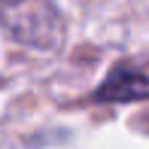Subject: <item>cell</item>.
<instances>
[{
  "instance_id": "6da1fadb",
  "label": "cell",
  "mask_w": 149,
  "mask_h": 149,
  "mask_svg": "<svg viewBox=\"0 0 149 149\" xmlns=\"http://www.w3.org/2000/svg\"><path fill=\"white\" fill-rule=\"evenodd\" d=\"M0 24L31 49L55 52L64 43V18L52 0H0Z\"/></svg>"
},
{
  "instance_id": "7a4b0ae2",
  "label": "cell",
  "mask_w": 149,
  "mask_h": 149,
  "mask_svg": "<svg viewBox=\"0 0 149 149\" xmlns=\"http://www.w3.org/2000/svg\"><path fill=\"white\" fill-rule=\"evenodd\" d=\"M149 97V76L131 70V67H116L110 76L100 82V88L91 94L97 104H131V100Z\"/></svg>"
}]
</instances>
